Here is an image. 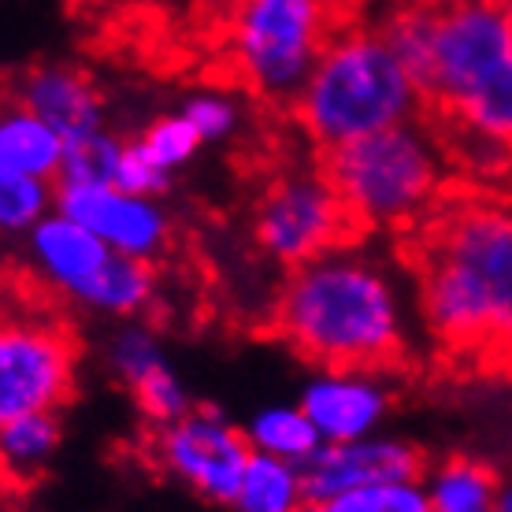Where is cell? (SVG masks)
<instances>
[{
  "instance_id": "f546056e",
  "label": "cell",
  "mask_w": 512,
  "mask_h": 512,
  "mask_svg": "<svg viewBox=\"0 0 512 512\" xmlns=\"http://www.w3.org/2000/svg\"><path fill=\"white\" fill-rule=\"evenodd\" d=\"M501 8H505V19H509V26H512V0H501Z\"/></svg>"
},
{
  "instance_id": "4dcf8cb0",
  "label": "cell",
  "mask_w": 512,
  "mask_h": 512,
  "mask_svg": "<svg viewBox=\"0 0 512 512\" xmlns=\"http://www.w3.org/2000/svg\"><path fill=\"white\" fill-rule=\"evenodd\" d=\"M0 512H15L12 505H8V494H0Z\"/></svg>"
},
{
  "instance_id": "30bf717a",
  "label": "cell",
  "mask_w": 512,
  "mask_h": 512,
  "mask_svg": "<svg viewBox=\"0 0 512 512\" xmlns=\"http://www.w3.org/2000/svg\"><path fill=\"white\" fill-rule=\"evenodd\" d=\"M305 501H327L375 483H416L427 472V453L409 442H331L297 464Z\"/></svg>"
},
{
  "instance_id": "cb8c5ba5",
  "label": "cell",
  "mask_w": 512,
  "mask_h": 512,
  "mask_svg": "<svg viewBox=\"0 0 512 512\" xmlns=\"http://www.w3.org/2000/svg\"><path fill=\"white\" fill-rule=\"evenodd\" d=\"M49 205V182L0 167V231L34 227Z\"/></svg>"
},
{
  "instance_id": "5b68a950",
  "label": "cell",
  "mask_w": 512,
  "mask_h": 512,
  "mask_svg": "<svg viewBox=\"0 0 512 512\" xmlns=\"http://www.w3.org/2000/svg\"><path fill=\"white\" fill-rule=\"evenodd\" d=\"M416 108L420 93L386 45L383 30H364L357 23L331 41L286 116L312 141V149H331L409 123Z\"/></svg>"
},
{
  "instance_id": "1f68e13d",
  "label": "cell",
  "mask_w": 512,
  "mask_h": 512,
  "mask_svg": "<svg viewBox=\"0 0 512 512\" xmlns=\"http://www.w3.org/2000/svg\"><path fill=\"white\" fill-rule=\"evenodd\" d=\"M431 4H453V0H431Z\"/></svg>"
},
{
  "instance_id": "603a6c76",
  "label": "cell",
  "mask_w": 512,
  "mask_h": 512,
  "mask_svg": "<svg viewBox=\"0 0 512 512\" xmlns=\"http://www.w3.org/2000/svg\"><path fill=\"white\" fill-rule=\"evenodd\" d=\"M327 512H435L431 494L416 483H375V487L346 490L338 498L323 501Z\"/></svg>"
},
{
  "instance_id": "d4e9b609",
  "label": "cell",
  "mask_w": 512,
  "mask_h": 512,
  "mask_svg": "<svg viewBox=\"0 0 512 512\" xmlns=\"http://www.w3.org/2000/svg\"><path fill=\"white\" fill-rule=\"evenodd\" d=\"M201 134H197V127H193L186 116H167V119H156L153 127L145 130L141 138H134L130 145L138 149L145 160L153 167H160V171H167V167L182 164V160H190L193 149L201 145Z\"/></svg>"
},
{
  "instance_id": "9c48e42d",
  "label": "cell",
  "mask_w": 512,
  "mask_h": 512,
  "mask_svg": "<svg viewBox=\"0 0 512 512\" xmlns=\"http://www.w3.org/2000/svg\"><path fill=\"white\" fill-rule=\"evenodd\" d=\"M141 453L212 501L234 505L253 457V438L231 427L212 409H193L171 423H153Z\"/></svg>"
},
{
  "instance_id": "6da1fadb",
  "label": "cell",
  "mask_w": 512,
  "mask_h": 512,
  "mask_svg": "<svg viewBox=\"0 0 512 512\" xmlns=\"http://www.w3.org/2000/svg\"><path fill=\"white\" fill-rule=\"evenodd\" d=\"M416 282L431 364L449 383L512 379V201L449 179L423 216L394 231Z\"/></svg>"
},
{
  "instance_id": "4316f807",
  "label": "cell",
  "mask_w": 512,
  "mask_h": 512,
  "mask_svg": "<svg viewBox=\"0 0 512 512\" xmlns=\"http://www.w3.org/2000/svg\"><path fill=\"white\" fill-rule=\"evenodd\" d=\"M182 116L197 127L201 138H223L234 127V108L227 101H219V97H197Z\"/></svg>"
},
{
  "instance_id": "4fadbf2b",
  "label": "cell",
  "mask_w": 512,
  "mask_h": 512,
  "mask_svg": "<svg viewBox=\"0 0 512 512\" xmlns=\"http://www.w3.org/2000/svg\"><path fill=\"white\" fill-rule=\"evenodd\" d=\"M301 412L316 423L320 438H327V442H357L386 412V397L375 390L372 379L327 375V379L308 386Z\"/></svg>"
},
{
  "instance_id": "277c9868",
  "label": "cell",
  "mask_w": 512,
  "mask_h": 512,
  "mask_svg": "<svg viewBox=\"0 0 512 512\" xmlns=\"http://www.w3.org/2000/svg\"><path fill=\"white\" fill-rule=\"evenodd\" d=\"M357 26V0H231L223 15L227 82L290 112L338 34Z\"/></svg>"
},
{
  "instance_id": "7a4b0ae2",
  "label": "cell",
  "mask_w": 512,
  "mask_h": 512,
  "mask_svg": "<svg viewBox=\"0 0 512 512\" xmlns=\"http://www.w3.org/2000/svg\"><path fill=\"white\" fill-rule=\"evenodd\" d=\"M260 334L327 375L409 379L420 368L390 282L372 264L342 253L290 271L260 320Z\"/></svg>"
},
{
  "instance_id": "f1b7e54d",
  "label": "cell",
  "mask_w": 512,
  "mask_h": 512,
  "mask_svg": "<svg viewBox=\"0 0 512 512\" xmlns=\"http://www.w3.org/2000/svg\"><path fill=\"white\" fill-rule=\"evenodd\" d=\"M498 512H512V490L505 494V498L498 501Z\"/></svg>"
},
{
  "instance_id": "484cf974",
  "label": "cell",
  "mask_w": 512,
  "mask_h": 512,
  "mask_svg": "<svg viewBox=\"0 0 512 512\" xmlns=\"http://www.w3.org/2000/svg\"><path fill=\"white\" fill-rule=\"evenodd\" d=\"M112 186H119V190H127V193H138V197H145V193H160L167 186V171L153 167L134 145H130V141H123V156H119L116 182H112Z\"/></svg>"
},
{
  "instance_id": "ffe728a7",
  "label": "cell",
  "mask_w": 512,
  "mask_h": 512,
  "mask_svg": "<svg viewBox=\"0 0 512 512\" xmlns=\"http://www.w3.org/2000/svg\"><path fill=\"white\" fill-rule=\"evenodd\" d=\"M60 442V412H34L23 420H12L0 427V464L12 472L19 487L30 483V472Z\"/></svg>"
},
{
  "instance_id": "7402d4cb",
  "label": "cell",
  "mask_w": 512,
  "mask_h": 512,
  "mask_svg": "<svg viewBox=\"0 0 512 512\" xmlns=\"http://www.w3.org/2000/svg\"><path fill=\"white\" fill-rule=\"evenodd\" d=\"M123 156V141H116L104 130L82 134L64 141V167L56 182H116V167Z\"/></svg>"
},
{
  "instance_id": "7c38bea8",
  "label": "cell",
  "mask_w": 512,
  "mask_h": 512,
  "mask_svg": "<svg viewBox=\"0 0 512 512\" xmlns=\"http://www.w3.org/2000/svg\"><path fill=\"white\" fill-rule=\"evenodd\" d=\"M0 104H15V108H23L30 116L45 119L64 141L101 130V90L78 67H30V71L15 78L12 90L4 93Z\"/></svg>"
},
{
  "instance_id": "2e32d148",
  "label": "cell",
  "mask_w": 512,
  "mask_h": 512,
  "mask_svg": "<svg viewBox=\"0 0 512 512\" xmlns=\"http://www.w3.org/2000/svg\"><path fill=\"white\" fill-rule=\"evenodd\" d=\"M0 167L23 171L34 179H60L64 167V138L15 104H0Z\"/></svg>"
},
{
  "instance_id": "ba28073f",
  "label": "cell",
  "mask_w": 512,
  "mask_h": 512,
  "mask_svg": "<svg viewBox=\"0 0 512 512\" xmlns=\"http://www.w3.org/2000/svg\"><path fill=\"white\" fill-rule=\"evenodd\" d=\"M368 234L372 223L323 179L316 156L308 167H282L268 175L253 205L256 245L286 271L346 253Z\"/></svg>"
},
{
  "instance_id": "3957f363",
  "label": "cell",
  "mask_w": 512,
  "mask_h": 512,
  "mask_svg": "<svg viewBox=\"0 0 512 512\" xmlns=\"http://www.w3.org/2000/svg\"><path fill=\"white\" fill-rule=\"evenodd\" d=\"M420 123H464L512 145V26L501 0L431 4Z\"/></svg>"
},
{
  "instance_id": "8992f818",
  "label": "cell",
  "mask_w": 512,
  "mask_h": 512,
  "mask_svg": "<svg viewBox=\"0 0 512 512\" xmlns=\"http://www.w3.org/2000/svg\"><path fill=\"white\" fill-rule=\"evenodd\" d=\"M78 327L41 275L0 268V427L60 412L78 386Z\"/></svg>"
},
{
  "instance_id": "9a60e30c",
  "label": "cell",
  "mask_w": 512,
  "mask_h": 512,
  "mask_svg": "<svg viewBox=\"0 0 512 512\" xmlns=\"http://www.w3.org/2000/svg\"><path fill=\"white\" fill-rule=\"evenodd\" d=\"M116 364H119L123 383L130 386V394L138 401V409L145 412V420L171 423L190 412L179 379L167 372L160 349L153 346V338L145 331H130L119 338Z\"/></svg>"
},
{
  "instance_id": "83f0119b",
  "label": "cell",
  "mask_w": 512,
  "mask_h": 512,
  "mask_svg": "<svg viewBox=\"0 0 512 512\" xmlns=\"http://www.w3.org/2000/svg\"><path fill=\"white\" fill-rule=\"evenodd\" d=\"M75 12H93V8H112V4H119V0H67Z\"/></svg>"
},
{
  "instance_id": "52a82bcc",
  "label": "cell",
  "mask_w": 512,
  "mask_h": 512,
  "mask_svg": "<svg viewBox=\"0 0 512 512\" xmlns=\"http://www.w3.org/2000/svg\"><path fill=\"white\" fill-rule=\"evenodd\" d=\"M323 179L372 223L394 234L423 216L446 190V160L423 127L394 123L331 149H312Z\"/></svg>"
},
{
  "instance_id": "d6986e66",
  "label": "cell",
  "mask_w": 512,
  "mask_h": 512,
  "mask_svg": "<svg viewBox=\"0 0 512 512\" xmlns=\"http://www.w3.org/2000/svg\"><path fill=\"white\" fill-rule=\"evenodd\" d=\"M435 512H498V475L475 457H449L431 487Z\"/></svg>"
},
{
  "instance_id": "ac0fdd59",
  "label": "cell",
  "mask_w": 512,
  "mask_h": 512,
  "mask_svg": "<svg viewBox=\"0 0 512 512\" xmlns=\"http://www.w3.org/2000/svg\"><path fill=\"white\" fill-rule=\"evenodd\" d=\"M238 512H297L305 505V487L297 464L279 461L271 453H253L234 498Z\"/></svg>"
},
{
  "instance_id": "e0dca14e",
  "label": "cell",
  "mask_w": 512,
  "mask_h": 512,
  "mask_svg": "<svg viewBox=\"0 0 512 512\" xmlns=\"http://www.w3.org/2000/svg\"><path fill=\"white\" fill-rule=\"evenodd\" d=\"M153 290H156V271L149 260L112 253L108 264L78 290V301L104 308V312H141V308L153 305Z\"/></svg>"
},
{
  "instance_id": "5bb4252c",
  "label": "cell",
  "mask_w": 512,
  "mask_h": 512,
  "mask_svg": "<svg viewBox=\"0 0 512 512\" xmlns=\"http://www.w3.org/2000/svg\"><path fill=\"white\" fill-rule=\"evenodd\" d=\"M34 256H38L41 271L52 286L78 297V290L108 264L112 249L75 219L52 216L34 227Z\"/></svg>"
},
{
  "instance_id": "8fae6325",
  "label": "cell",
  "mask_w": 512,
  "mask_h": 512,
  "mask_svg": "<svg viewBox=\"0 0 512 512\" xmlns=\"http://www.w3.org/2000/svg\"><path fill=\"white\" fill-rule=\"evenodd\" d=\"M56 208L101 242L116 245V253L149 260L167 245V219L160 216V208L108 182H60Z\"/></svg>"
},
{
  "instance_id": "44dd1931",
  "label": "cell",
  "mask_w": 512,
  "mask_h": 512,
  "mask_svg": "<svg viewBox=\"0 0 512 512\" xmlns=\"http://www.w3.org/2000/svg\"><path fill=\"white\" fill-rule=\"evenodd\" d=\"M249 438L260 453H271V457L290 464H301L308 453L320 449V431L301 409H271L264 416H256Z\"/></svg>"
}]
</instances>
